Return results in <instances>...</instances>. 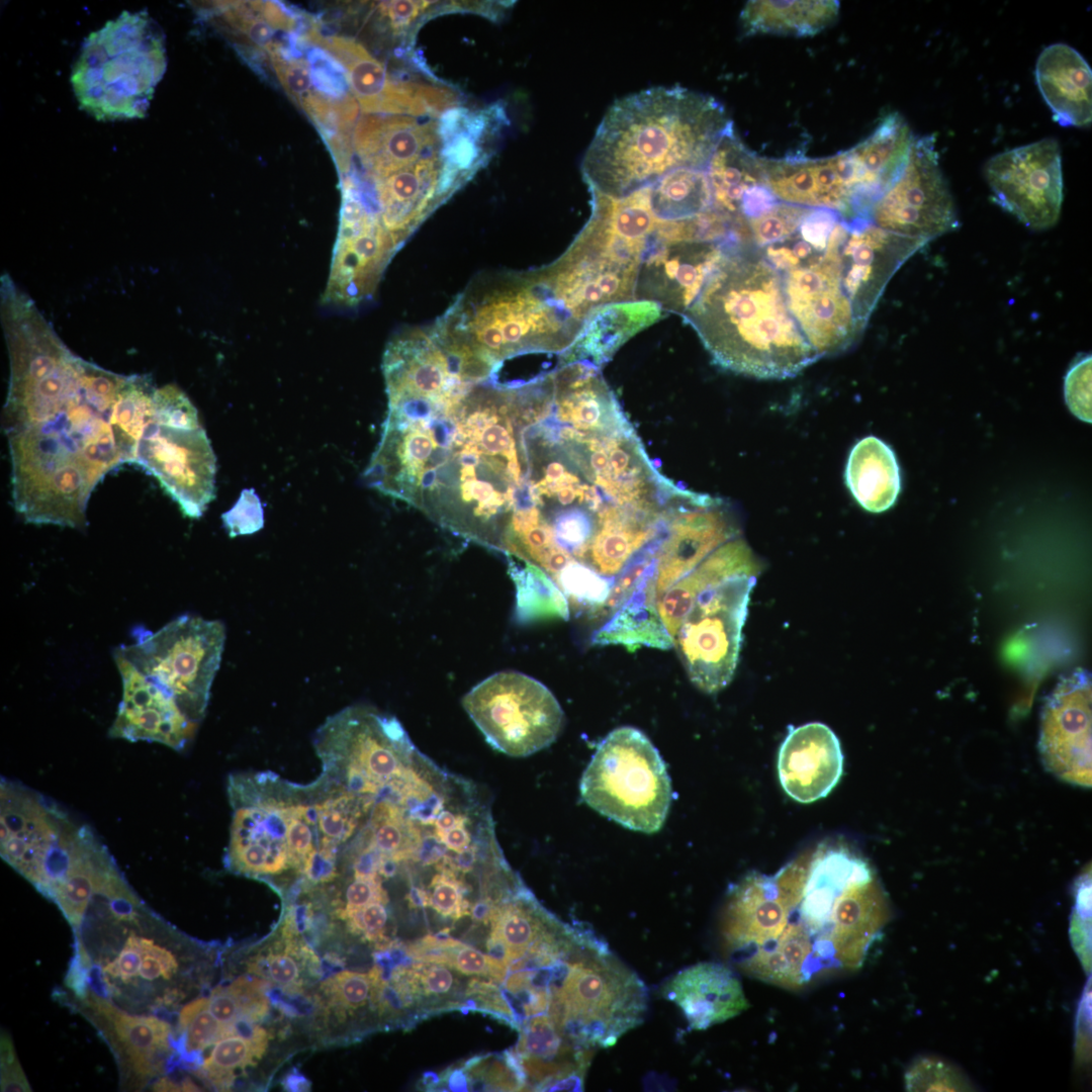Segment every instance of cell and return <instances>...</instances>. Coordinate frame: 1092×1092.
Here are the masks:
<instances>
[{"mask_svg":"<svg viewBox=\"0 0 1092 1092\" xmlns=\"http://www.w3.org/2000/svg\"><path fill=\"white\" fill-rule=\"evenodd\" d=\"M512 401L508 556L553 577L581 566L615 579L696 499L650 460L600 368L556 366L519 384Z\"/></svg>","mask_w":1092,"mask_h":1092,"instance_id":"cell-1","label":"cell"},{"mask_svg":"<svg viewBox=\"0 0 1092 1092\" xmlns=\"http://www.w3.org/2000/svg\"><path fill=\"white\" fill-rule=\"evenodd\" d=\"M516 457L511 386L491 378L390 407L368 474L382 493L497 550Z\"/></svg>","mask_w":1092,"mask_h":1092,"instance_id":"cell-2","label":"cell"},{"mask_svg":"<svg viewBox=\"0 0 1092 1092\" xmlns=\"http://www.w3.org/2000/svg\"><path fill=\"white\" fill-rule=\"evenodd\" d=\"M128 379L84 361L62 391L3 420L19 506L55 522L83 520L103 477L135 462L139 442L120 411Z\"/></svg>","mask_w":1092,"mask_h":1092,"instance_id":"cell-3","label":"cell"},{"mask_svg":"<svg viewBox=\"0 0 1092 1092\" xmlns=\"http://www.w3.org/2000/svg\"><path fill=\"white\" fill-rule=\"evenodd\" d=\"M783 907L775 939L741 971L797 988L820 975L856 969L889 918L869 863L843 845H822L774 875Z\"/></svg>","mask_w":1092,"mask_h":1092,"instance_id":"cell-4","label":"cell"},{"mask_svg":"<svg viewBox=\"0 0 1092 1092\" xmlns=\"http://www.w3.org/2000/svg\"><path fill=\"white\" fill-rule=\"evenodd\" d=\"M733 124L713 96L652 87L616 100L583 156L588 189L624 198L678 169H706Z\"/></svg>","mask_w":1092,"mask_h":1092,"instance_id":"cell-5","label":"cell"},{"mask_svg":"<svg viewBox=\"0 0 1092 1092\" xmlns=\"http://www.w3.org/2000/svg\"><path fill=\"white\" fill-rule=\"evenodd\" d=\"M682 320L734 373L783 379L819 359L787 307L780 273L748 243L729 246Z\"/></svg>","mask_w":1092,"mask_h":1092,"instance_id":"cell-6","label":"cell"},{"mask_svg":"<svg viewBox=\"0 0 1092 1092\" xmlns=\"http://www.w3.org/2000/svg\"><path fill=\"white\" fill-rule=\"evenodd\" d=\"M161 918L134 893L121 873L92 897L76 936L66 978L77 999L94 996L141 1014L174 1005L179 972L175 952L161 936Z\"/></svg>","mask_w":1092,"mask_h":1092,"instance_id":"cell-7","label":"cell"},{"mask_svg":"<svg viewBox=\"0 0 1092 1092\" xmlns=\"http://www.w3.org/2000/svg\"><path fill=\"white\" fill-rule=\"evenodd\" d=\"M436 324L496 370L519 355L560 357L581 329L554 300L537 269L476 278Z\"/></svg>","mask_w":1092,"mask_h":1092,"instance_id":"cell-8","label":"cell"},{"mask_svg":"<svg viewBox=\"0 0 1092 1092\" xmlns=\"http://www.w3.org/2000/svg\"><path fill=\"white\" fill-rule=\"evenodd\" d=\"M166 68L159 24L147 11H123L85 39L71 84L80 108L98 120L143 118Z\"/></svg>","mask_w":1092,"mask_h":1092,"instance_id":"cell-9","label":"cell"},{"mask_svg":"<svg viewBox=\"0 0 1092 1092\" xmlns=\"http://www.w3.org/2000/svg\"><path fill=\"white\" fill-rule=\"evenodd\" d=\"M590 216L568 249L544 266L546 280L559 302L580 323L597 307L635 300V288L647 238L621 228L613 216V198L593 189Z\"/></svg>","mask_w":1092,"mask_h":1092,"instance_id":"cell-10","label":"cell"},{"mask_svg":"<svg viewBox=\"0 0 1092 1092\" xmlns=\"http://www.w3.org/2000/svg\"><path fill=\"white\" fill-rule=\"evenodd\" d=\"M583 802L620 825L643 833L661 829L672 801L664 761L639 729L623 726L598 745L584 769Z\"/></svg>","mask_w":1092,"mask_h":1092,"instance_id":"cell-11","label":"cell"},{"mask_svg":"<svg viewBox=\"0 0 1092 1092\" xmlns=\"http://www.w3.org/2000/svg\"><path fill=\"white\" fill-rule=\"evenodd\" d=\"M736 241L731 220L714 207L682 220H656L642 253L635 300L682 316Z\"/></svg>","mask_w":1092,"mask_h":1092,"instance_id":"cell-12","label":"cell"},{"mask_svg":"<svg viewBox=\"0 0 1092 1092\" xmlns=\"http://www.w3.org/2000/svg\"><path fill=\"white\" fill-rule=\"evenodd\" d=\"M224 641L220 621L186 614L156 632H141L134 643L114 650L198 724L205 715Z\"/></svg>","mask_w":1092,"mask_h":1092,"instance_id":"cell-13","label":"cell"},{"mask_svg":"<svg viewBox=\"0 0 1092 1092\" xmlns=\"http://www.w3.org/2000/svg\"><path fill=\"white\" fill-rule=\"evenodd\" d=\"M461 703L486 742L513 757L529 756L548 747L564 724L563 710L552 692L519 671L489 675Z\"/></svg>","mask_w":1092,"mask_h":1092,"instance_id":"cell-14","label":"cell"},{"mask_svg":"<svg viewBox=\"0 0 1092 1092\" xmlns=\"http://www.w3.org/2000/svg\"><path fill=\"white\" fill-rule=\"evenodd\" d=\"M756 576L737 575L704 590L672 637L691 681L713 694L732 679Z\"/></svg>","mask_w":1092,"mask_h":1092,"instance_id":"cell-15","label":"cell"},{"mask_svg":"<svg viewBox=\"0 0 1092 1092\" xmlns=\"http://www.w3.org/2000/svg\"><path fill=\"white\" fill-rule=\"evenodd\" d=\"M82 826L52 799L1 779V856L39 893L65 863Z\"/></svg>","mask_w":1092,"mask_h":1092,"instance_id":"cell-16","label":"cell"},{"mask_svg":"<svg viewBox=\"0 0 1092 1092\" xmlns=\"http://www.w3.org/2000/svg\"><path fill=\"white\" fill-rule=\"evenodd\" d=\"M838 235L834 226L823 249L799 265L778 270L787 307L819 358L847 350L864 330L841 284Z\"/></svg>","mask_w":1092,"mask_h":1092,"instance_id":"cell-17","label":"cell"},{"mask_svg":"<svg viewBox=\"0 0 1092 1092\" xmlns=\"http://www.w3.org/2000/svg\"><path fill=\"white\" fill-rule=\"evenodd\" d=\"M295 787L262 775L230 779L233 807L225 861L232 870L254 875H278L290 868L286 832Z\"/></svg>","mask_w":1092,"mask_h":1092,"instance_id":"cell-18","label":"cell"},{"mask_svg":"<svg viewBox=\"0 0 1092 1092\" xmlns=\"http://www.w3.org/2000/svg\"><path fill=\"white\" fill-rule=\"evenodd\" d=\"M871 218L885 231L926 242L959 229L933 135L913 138L902 172L875 204Z\"/></svg>","mask_w":1092,"mask_h":1092,"instance_id":"cell-19","label":"cell"},{"mask_svg":"<svg viewBox=\"0 0 1092 1092\" xmlns=\"http://www.w3.org/2000/svg\"><path fill=\"white\" fill-rule=\"evenodd\" d=\"M993 200L1025 226L1041 231L1059 219L1064 198L1059 143L1046 138L1002 152L984 168Z\"/></svg>","mask_w":1092,"mask_h":1092,"instance_id":"cell-20","label":"cell"},{"mask_svg":"<svg viewBox=\"0 0 1092 1092\" xmlns=\"http://www.w3.org/2000/svg\"><path fill=\"white\" fill-rule=\"evenodd\" d=\"M134 463L157 478L185 517L200 518L214 497L216 459L200 421L168 426L153 419Z\"/></svg>","mask_w":1092,"mask_h":1092,"instance_id":"cell-21","label":"cell"},{"mask_svg":"<svg viewBox=\"0 0 1092 1092\" xmlns=\"http://www.w3.org/2000/svg\"><path fill=\"white\" fill-rule=\"evenodd\" d=\"M300 37L341 64L350 91L366 114H438L456 102L449 90L395 79L359 41L348 36L325 35L313 18Z\"/></svg>","mask_w":1092,"mask_h":1092,"instance_id":"cell-22","label":"cell"},{"mask_svg":"<svg viewBox=\"0 0 1092 1092\" xmlns=\"http://www.w3.org/2000/svg\"><path fill=\"white\" fill-rule=\"evenodd\" d=\"M927 243L885 231L870 220H843L837 243L840 279L863 328L896 271Z\"/></svg>","mask_w":1092,"mask_h":1092,"instance_id":"cell-23","label":"cell"},{"mask_svg":"<svg viewBox=\"0 0 1092 1092\" xmlns=\"http://www.w3.org/2000/svg\"><path fill=\"white\" fill-rule=\"evenodd\" d=\"M1039 751L1048 770L1091 786V676L1077 669L1062 678L1044 704Z\"/></svg>","mask_w":1092,"mask_h":1092,"instance_id":"cell-24","label":"cell"},{"mask_svg":"<svg viewBox=\"0 0 1092 1092\" xmlns=\"http://www.w3.org/2000/svg\"><path fill=\"white\" fill-rule=\"evenodd\" d=\"M764 182L780 201L830 209L845 219H867L854 166L847 151L819 158H762Z\"/></svg>","mask_w":1092,"mask_h":1092,"instance_id":"cell-25","label":"cell"},{"mask_svg":"<svg viewBox=\"0 0 1092 1092\" xmlns=\"http://www.w3.org/2000/svg\"><path fill=\"white\" fill-rule=\"evenodd\" d=\"M80 1001L84 1014L108 1041L126 1085L144 1088L164 1076L175 1051L169 1022L159 1015L123 1010L94 996Z\"/></svg>","mask_w":1092,"mask_h":1092,"instance_id":"cell-26","label":"cell"},{"mask_svg":"<svg viewBox=\"0 0 1092 1092\" xmlns=\"http://www.w3.org/2000/svg\"><path fill=\"white\" fill-rule=\"evenodd\" d=\"M122 681V699L109 736L131 742H158L182 750L198 724L188 719L174 700L148 679L125 657L113 651Z\"/></svg>","mask_w":1092,"mask_h":1092,"instance_id":"cell-27","label":"cell"},{"mask_svg":"<svg viewBox=\"0 0 1092 1092\" xmlns=\"http://www.w3.org/2000/svg\"><path fill=\"white\" fill-rule=\"evenodd\" d=\"M374 191L366 202L399 250L417 226L450 194L443 184L442 161L423 157L386 177L372 180Z\"/></svg>","mask_w":1092,"mask_h":1092,"instance_id":"cell-28","label":"cell"},{"mask_svg":"<svg viewBox=\"0 0 1092 1092\" xmlns=\"http://www.w3.org/2000/svg\"><path fill=\"white\" fill-rule=\"evenodd\" d=\"M843 754L835 733L810 722L790 728L778 755V775L786 794L799 803L826 797L839 782Z\"/></svg>","mask_w":1092,"mask_h":1092,"instance_id":"cell-29","label":"cell"},{"mask_svg":"<svg viewBox=\"0 0 1092 1092\" xmlns=\"http://www.w3.org/2000/svg\"><path fill=\"white\" fill-rule=\"evenodd\" d=\"M436 123L408 115L365 114L354 127L352 145L371 180L386 177L416 162L439 142Z\"/></svg>","mask_w":1092,"mask_h":1092,"instance_id":"cell-30","label":"cell"},{"mask_svg":"<svg viewBox=\"0 0 1092 1092\" xmlns=\"http://www.w3.org/2000/svg\"><path fill=\"white\" fill-rule=\"evenodd\" d=\"M665 999L682 1012L690 1027L705 1030L749 1007L740 980L726 966L703 962L680 970L662 987Z\"/></svg>","mask_w":1092,"mask_h":1092,"instance_id":"cell-31","label":"cell"},{"mask_svg":"<svg viewBox=\"0 0 1092 1092\" xmlns=\"http://www.w3.org/2000/svg\"><path fill=\"white\" fill-rule=\"evenodd\" d=\"M1039 92L1062 126L1083 127L1091 123L1092 71L1083 56L1066 43H1053L1035 65Z\"/></svg>","mask_w":1092,"mask_h":1092,"instance_id":"cell-32","label":"cell"},{"mask_svg":"<svg viewBox=\"0 0 1092 1092\" xmlns=\"http://www.w3.org/2000/svg\"><path fill=\"white\" fill-rule=\"evenodd\" d=\"M650 300H628L601 305L586 317L572 346L558 364L584 362L602 368L634 335L663 316Z\"/></svg>","mask_w":1092,"mask_h":1092,"instance_id":"cell-33","label":"cell"},{"mask_svg":"<svg viewBox=\"0 0 1092 1092\" xmlns=\"http://www.w3.org/2000/svg\"><path fill=\"white\" fill-rule=\"evenodd\" d=\"M760 571L761 564L740 536L716 549L657 598V610L671 640L700 594L733 576H757Z\"/></svg>","mask_w":1092,"mask_h":1092,"instance_id":"cell-34","label":"cell"},{"mask_svg":"<svg viewBox=\"0 0 1092 1092\" xmlns=\"http://www.w3.org/2000/svg\"><path fill=\"white\" fill-rule=\"evenodd\" d=\"M656 565L650 566L592 635L595 645L669 649L672 640L657 610Z\"/></svg>","mask_w":1092,"mask_h":1092,"instance_id":"cell-35","label":"cell"},{"mask_svg":"<svg viewBox=\"0 0 1092 1092\" xmlns=\"http://www.w3.org/2000/svg\"><path fill=\"white\" fill-rule=\"evenodd\" d=\"M706 171L713 207L736 224L746 194L765 185L762 158L742 143L732 124L718 143Z\"/></svg>","mask_w":1092,"mask_h":1092,"instance_id":"cell-36","label":"cell"},{"mask_svg":"<svg viewBox=\"0 0 1092 1092\" xmlns=\"http://www.w3.org/2000/svg\"><path fill=\"white\" fill-rule=\"evenodd\" d=\"M845 482L866 511L882 513L892 508L901 491L900 467L892 448L875 436L859 440L849 453Z\"/></svg>","mask_w":1092,"mask_h":1092,"instance_id":"cell-37","label":"cell"},{"mask_svg":"<svg viewBox=\"0 0 1092 1092\" xmlns=\"http://www.w3.org/2000/svg\"><path fill=\"white\" fill-rule=\"evenodd\" d=\"M839 10L834 0H751L739 22L744 35L812 36L832 25Z\"/></svg>","mask_w":1092,"mask_h":1092,"instance_id":"cell-38","label":"cell"},{"mask_svg":"<svg viewBox=\"0 0 1092 1092\" xmlns=\"http://www.w3.org/2000/svg\"><path fill=\"white\" fill-rule=\"evenodd\" d=\"M649 207L658 221H677L713 207L706 169L674 170L649 185Z\"/></svg>","mask_w":1092,"mask_h":1092,"instance_id":"cell-39","label":"cell"},{"mask_svg":"<svg viewBox=\"0 0 1092 1092\" xmlns=\"http://www.w3.org/2000/svg\"><path fill=\"white\" fill-rule=\"evenodd\" d=\"M510 563L517 588V613L522 621L568 619V601L545 572L517 559L511 558Z\"/></svg>","mask_w":1092,"mask_h":1092,"instance_id":"cell-40","label":"cell"},{"mask_svg":"<svg viewBox=\"0 0 1092 1092\" xmlns=\"http://www.w3.org/2000/svg\"><path fill=\"white\" fill-rule=\"evenodd\" d=\"M208 12L215 17L219 26L240 38V44L246 50L250 47L266 56V52L276 42V30L261 13L257 1L214 2Z\"/></svg>","mask_w":1092,"mask_h":1092,"instance_id":"cell-41","label":"cell"},{"mask_svg":"<svg viewBox=\"0 0 1092 1092\" xmlns=\"http://www.w3.org/2000/svg\"><path fill=\"white\" fill-rule=\"evenodd\" d=\"M469 1090L517 1091L526 1088V1077L514 1051L502 1056H477L463 1064Z\"/></svg>","mask_w":1092,"mask_h":1092,"instance_id":"cell-42","label":"cell"},{"mask_svg":"<svg viewBox=\"0 0 1092 1092\" xmlns=\"http://www.w3.org/2000/svg\"><path fill=\"white\" fill-rule=\"evenodd\" d=\"M814 208L777 200L759 214L744 220L742 243L764 247L793 236Z\"/></svg>","mask_w":1092,"mask_h":1092,"instance_id":"cell-43","label":"cell"},{"mask_svg":"<svg viewBox=\"0 0 1092 1092\" xmlns=\"http://www.w3.org/2000/svg\"><path fill=\"white\" fill-rule=\"evenodd\" d=\"M262 1056L255 1046L238 1035L218 1039L201 1066L203 1077L218 1090L232 1086L235 1072L256 1064Z\"/></svg>","mask_w":1092,"mask_h":1092,"instance_id":"cell-44","label":"cell"},{"mask_svg":"<svg viewBox=\"0 0 1092 1092\" xmlns=\"http://www.w3.org/2000/svg\"><path fill=\"white\" fill-rule=\"evenodd\" d=\"M178 1031L184 1051L194 1054L222 1038L224 1026L210 1012L207 997H200L180 1009Z\"/></svg>","mask_w":1092,"mask_h":1092,"instance_id":"cell-45","label":"cell"},{"mask_svg":"<svg viewBox=\"0 0 1092 1092\" xmlns=\"http://www.w3.org/2000/svg\"><path fill=\"white\" fill-rule=\"evenodd\" d=\"M908 1091H972L970 1080L954 1066L936 1058L917 1060L905 1074Z\"/></svg>","mask_w":1092,"mask_h":1092,"instance_id":"cell-46","label":"cell"},{"mask_svg":"<svg viewBox=\"0 0 1092 1092\" xmlns=\"http://www.w3.org/2000/svg\"><path fill=\"white\" fill-rule=\"evenodd\" d=\"M429 885V906L440 915L453 920L469 916L471 906L466 898L469 887L458 872L439 861Z\"/></svg>","mask_w":1092,"mask_h":1092,"instance_id":"cell-47","label":"cell"},{"mask_svg":"<svg viewBox=\"0 0 1092 1092\" xmlns=\"http://www.w3.org/2000/svg\"><path fill=\"white\" fill-rule=\"evenodd\" d=\"M436 964L448 966L463 975L488 977L495 982H504L509 972V966L503 962L449 936L443 940Z\"/></svg>","mask_w":1092,"mask_h":1092,"instance_id":"cell-48","label":"cell"},{"mask_svg":"<svg viewBox=\"0 0 1092 1092\" xmlns=\"http://www.w3.org/2000/svg\"><path fill=\"white\" fill-rule=\"evenodd\" d=\"M321 989L331 1005L346 1014L366 1005L371 997L372 980L369 974L343 971L323 982Z\"/></svg>","mask_w":1092,"mask_h":1092,"instance_id":"cell-49","label":"cell"},{"mask_svg":"<svg viewBox=\"0 0 1092 1092\" xmlns=\"http://www.w3.org/2000/svg\"><path fill=\"white\" fill-rule=\"evenodd\" d=\"M404 975L417 1001L452 997L458 986L454 973L442 964L418 962L406 966Z\"/></svg>","mask_w":1092,"mask_h":1092,"instance_id":"cell-50","label":"cell"},{"mask_svg":"<svg viewBox=\"0 0 1092 1092\" xmlns=\"http://www.w3.org/2000/svg\"><path fill=\"white\" fill-rule=\"evenodd\" d=\"M1065 400L1080 420L1091 423V356L1079 358L1069 369L1064 382Z\"/></svg>","mask_w":1092,"mask_h":1092,"instance_id":"cell-51","label":"cell"},{"mask_svg":"<svg viewBox=\"0 0 1092 1092\" xmlns=\"http://www.w3.org/2000/svg\"><path fill=\"white\" fill-rule=\"evenodd\" d=\"M231 537L251 535L264 527V510L253 488L242 490L237 503L221 516Z\"/></svg>","mask_w":1092,"mask_h":1092,"instance_id":"cell-52","label":"cell"},{"mask_svg":"<svg viewBox=\"0 0 1092 1092\" xmlns=\"http://www.w3.org/2000/svg\"><path fill=\"white\" fill-rule=\"evenodd\" d=\"M1076 905L1074 907L1071 937L1075 950L1078 952L1083 966L1090 967V933H1091V877L1090 871L1080 879L1076 893Z\"/></svg>","mask_w":1092,"mask_h":1092,"instance_id":"cell-53","label":"cell"},{"mask_svg":"<svg viewBox=\"0 0 1092 1092\" xmlns=\"http://www.w3.org/2000/svg\"><path fill=\"white\" fill-rule=\"evenodd\" d=\"M292 956L287 950H283L257 957L250 963L249 971L277 984L284 990L299 991L301 989L300 971Z\"/></svg>","mask_w":1092,"mask_h":1092,"instance_id":"cell-54","label":"cell"},{"mask_svg":"<svg viewBox=\"0 0 1092 1092\" xmlns=\"http://www.w3.org/2000/svg\"><path fill=\"white\" fill-rule=\"evenodd\" d=\"M385 906V903L373 902L363 908L337 914L346 920L353 933L361 934L365 939L381 945L388 941L384 935L388 919Z\"/></svg>","mask_w":1092,"mask_h":1092,"instance_id":"cell-55","label":"cell"},{"mask_svg":"<svg viewBox=\"0 0 1092 1092\" xmlns=\"http://www.w3.org/2000/svg\"><path fill=\"white\" fill-rule=\"evenodd\" d=\"M380 875L373 877H354L345 891V904L337 912H349L363 908L373 902L387 904L388 897L381 884Z\"/></svg>","mask_w":1092,"mask_h":1092,"instance_id":"cell-56","label":"cell"},{"mask_svg":"<svg viewBox=\"0 0 1092 1092\" xmlns=\"http://www.w3.org/2000/svg\"><path fill=\"white\" fill-rule=\"evenodd\" d=\"M428 1H382L376 5V12L385 19L393 33H400L408 28L422 12L431 6Z\"/></svg>","mask_w":1092,"mask_h":1092,"instance_id":"cell-57","label":"cell"},{"mask_svg":"<svg viewBox=\"0 0 1092 1092\" xmlns=\"http://www.w3.org/2000/svg\"><path fill=\"white\" fill-rule=\"evenodd\" d=\"M1 1091H31L6 1032L1 1034Z\"/></svg>","mask_w":1092,"mask_h":1092,"instance_id":"cell-58","label":"cell"},{"mask_svg":"<svg viewBox=\"0 0 1092 1092\" xmlns=\"http://www.w3.org/2000/svg\"><path fill=\"white\" fill-rule=\"evenodd\" d=\"M207 1005L213 1016L225 1028L241 1015V1004L228 986L216 987L207 997Z\"/></svg>","mask_w":1092,"mask_h":1092,"instance_id":"cell-59","label":"cell"},{"mask_svg":"<svg viewBox=\"0 0 1092 1092\" xmlns=\"http://www.w3.org/2000/svg\"><path fill=\"white\" fill-rule=\"evenodd\" d=\"M229 1035H238L250 1041L261 1056L264 1055L269 1040L267 1031L256 1021L245 1016L237 1017L225 1028L223 1037Z\"/></svg>","mask_w":1092,"mask_h":1092,"instance_id":"cell-60","label":"cell"},{"mask_svg":"<svg viewBox=\"0 0 1092 1092\" xmlns=\"http://www.w3.org/2000/svg\"><path fill=\"white\" fill-rule=\"evenodd\" d=\"M312 920V910L310 904H302L293 907L289 910L282 934L284 938H295V936L306 931Z\"/></svg>","mask_w":1092,"mask_h":1092,"instance_id":"cell-61","label":"cell"},{"mask_svg":"<svg viewBox=\"0 0 1092 1092\" xmlns=\"http://www.w3.org/2000/svg\"><path fill=\"white\" fill-rule=\"evenodd\" d=\"M445 1081L447 1083L448 1090L452 1091H467L469 1090V1081L466 1073L461 1068L453 1069L447 1072L445 1075Z\"/></svg>","mask_w":1092,"mask_h":1092,"instance_id":"cell-62","label":"cell"},{"mask_svg":"<svg viewBox=\"0 0 1092 1092\" xmlns=\"http://www.w3.org/2000/svg\"><path fill=\"white\" fill-rule=\"evenodd\" d=\"M284 1087L290 1091L308 1090L309 1084L304 1077L297 1073L290 1074L284 1081Z\"/></svg>","mask_w":1092,"mask_h":1092,"instance_id":"cell-63","label":"cell"}]
</instances>
